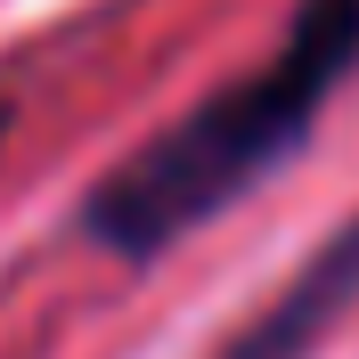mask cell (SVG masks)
<instances>
[{
    "label": "cell",
    "mask_w": 359,
    "mask_h": 359,
    "mask_svg": "<svg viewBox=\"0 0 359 359\" xmlns=\"http://www.w3.org/2000/svg\"><path fill=\"white\" fill-rule=\"evenodd\" d=\"M359 66V0H302L286 41L269 49L253 74L221 82L212 98L180 114L172 131L114 163L82 204V229L123 262H147L221 204H237L278 156L302 147L318 107L351 82Z\"/></svg>",
    "instance_id": "1"
},
{
    "label": "cell",
    "mask_w": 359,
    "mask_h": 359,
    "mask_svg": "<svg viewBox=\"0 0 359 359\" xmlns=\"http://www.w3.org/2000/svg\"><path fill=\"white\" fill-rule=\"evenodd\" d=\"M351 302H359V212H351V221H343L302 269H294V286L278 294V302H269V311L253 318L221 359H311L318 335H327Z\"/></svg>",
    "instance_id": "2"
},
{
    "label": "cell",
    "mask_w": 359,
    "mask_h": 359,
    "mask_svg": "<svg viewBox=\"0 0 359 359\" xmlns=\"http://www.w3.org/2000/svg\"><path fill=\"white\" fill-rule=\"evenodd\" d=\"M0 131H8V107H0Z\"/></svg>",
    "instance_id": "3"
}]
</instances>
